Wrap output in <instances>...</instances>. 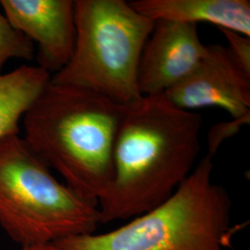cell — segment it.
I'll use <instances>...</instances> for the list:
<instances>
[{
	"label": "cell",
	"instance_id": "obj_4",
	"mask_svg": "<svg viewBox=\"0 0 250 250\" xmlns=\"http://www.w3.org/2000/svg\"><path fill=\"white\" fill-rule=\"evenodd\" d=\"M99 204L60 183L23 138L0 141V225L21 247L93 233Z\"/></svg>",
	"mask_w": 250,
	"mask_h": 250
},
{
	"label": "cell",
	"instance_id": "obj_2",
	"mask_svg": "<svg viewBox=\"0 0 250 250\" xmlns=\"http://www.w3.org/2000/svg\"><path fill=\"white\" fill-rule=\"evenodd\" d=\"M123 110L94 91L50 81L22 117L23 140L68 188L99 204L113 179Z\"/></svg>",
	"mask_w": 250,
	"mask_h": 250
},
{
	"label": "cell",
	"instance_id": "obj_6",
	"mask_svg": "<svg viewBox=\"0 0 250 250\" xmlns=\"http://www.w3.org/2000/svg\"><path fill=\"white\" fill-rule=\"evenodd\" d=\"M165 95L185 110L220 107L232 118H240L250 114V72L234 60L227 46L208 45L197 67Z\"/></svg>",
	"mask_w": 250,
	"mask_h": 250
},
{
	"label": "cell",
	"instance_id": "obj_11",
	"mask_svg": "<svg viewBox=\"0 0 250 250\" xmlns=\"http://www.w3.org/2000/svg\"><path fill=\"white\" fill-rule=\"evenodd\" d=\"M34 56L35 44L12 26L0 11V74L3 66L10 59L32 61Z\"/></svg>",
	"mask_w": 250,
	"mask_h": 250
},
{
	"label": "cell",
	"instance_id": "obj_10",
	"mask_svg": "<svg viewBox=\"0 0 250 250\" xmlns=\"http://www.w3.org/2000/svg\"><path fill=\"white\" fill-rule=\"evenodd\" d=\"M50 74L39 66H21L0 74V141L19 134V122L48 86Z\"/></svg>",
	"mask_w": 250,
	"mask_h": 250
},
{
	"label": "cell",
	"instance_id": "obj_9",
	"mask_svg": "<svg viewBox=\"0 0 250 250\" xmlns=\"http://www.w3.org/2000/svg\"><path fill=\"white\" fill-rule=\"evenodd\" d=\"M137 12L153 21L211 23L250 37V0H134Z\"/></svg>",
	"mask_w": 250,
	"mask_h": 250
},
{
	"label": "cell",
	"instance_id": "obj_12",
	"mask_svg": "<svg viewBox=\"0 0 250 250\" xmlns=\"http://www.w3.org/2000/svg\"><path fill=\"white\" fill-rule=\"evenodd\" d=\"M250 122V114H247L240 118H232L229 122L218 123L213 125L208 133L207 156L212 158L225 140L239 133L242 127L249 125Z\"/></svg>",
	"mask_w": 250,
	"mask_h": 250
},
{
	"label": "cell",
	"instance_id": "obj_1",
	"mask_svg": "<svg viewBox=\"0 0 250 250\" xmlns=\"http://www.w3.org/2000/svg\"><path fill=\"white\" fill-rule=\"evenodd\" d=\"M202 116L165 94L124 106L113 154L114 174L99 201L102 223L130 219L162 204L194 170Z\"/></svg>",
	"mask_w": 250,
	"mask_h": 250
},
{
	"label": "cell",
	"instance_id": "obj_14",
	"mask_svg": "<svg viewBox=\"0 0 250 250\" xmlns=\"http://www.w3.org/2000/svg\"><path fill=\"white\" fill-rule=\"evenodd\" d=\"M20 250H62L55 243L49 244H42V245H35V246H28V247H21Z\"/></svg>",
	"mask_w": 250,
	"mask_h": 250
},
{
	"label": "cell",
	"instance_id": "obj_5",
	"mask_svg": "<svg viewBox=\"0 0 250 250\" xmlns=\"http://www.w3.org/2000/svg\"><path fill=\"white\" fill-rule=\"evenodd\" d=\"M74 19L72 58L51 83L94 91L121 106L141 99L139 63L155 21L125 0H76Z\"/></svg>",
	"mask_w": 250,
	"mask_h": 250
},
{
	"label": "cell",
	"instance_id": "obj_13",
	"mask_svg": "<svg viewBox=\"0 0 250 250\" xmlns=\"http://www.w3.org/2000/svg\"><path fill=\"white\" fill-rule=\"evenodd\" d=\"M227 40V48L234 60L250 72V37L238 33L220 29Z\"/></svg>",
	"mask_w": 250,
	"mask_h": 250
},
{
	"label": "cell",
	"instance_id": "obj_3",
	"mask_svg": "<svg viewBox=\"0 0 250 250\" xmlns=\"http://www.w3.org/2000/svg\"><path fill=\"white\" fill-rule=\"evenodd\" d=\"M212 158L205 156L162 204L102 234L56 242L62 250H224L231 232L232 200L212 182Z\"/></svg>",
	"mask_w": 250,
	"mask_h": 250
},
{
	"label": "cell",
	"instance_id": "obj_7",
	"mask_svg": "<svg viewBox=\"0 0 250 250\" xmlns=\"http://www.w3.org/2000/svg\"><path fill=\"white\" fill-rule=\"evenodd\" d=\"M207 50L196 24L155 21L139 63L141 95L165 94L192 72Z\"/></svg>",
	"mask_w": 250,
	"mask_h": 250
},
{
	"label": "cell",
	"instance_id": "obj_8",
	"mask_svg": "<svg viewBox=\"0 0 250 250\" xmlns=\"http://www.w3.org/2000/svg\"><path fill=\"white\" fill-rule=\"evenodd\" d=\"M10 24L37 44L38 66L50 74L72 58L75 44L74 1L1 0Z\"/></svg>",
	"mask_w": 250,
	"mask_h": 250
}]
</instances>
